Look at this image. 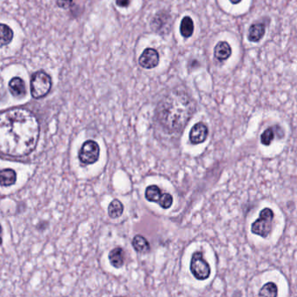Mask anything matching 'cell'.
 I'll return each mask as SVG.
<instances>
[{
	"label": "cell",
	"mask_w": 297,
	"mask_h": 297,
	"mask_svg": "<svg viewBox=\"0 0 297 297\" xmlns=\"http://www.w3.org/2000/svg\"><path fill=\"white\" fill-rule=\"evenodd\" d=\"M39 124L32 112L15 108L0 113V152L12 157H23L35 149Z\"/></svg>",
	"instance_id": "obj_1"
},
{
	"label": "cell",
	"mask_w": 297,
	"mask_h": 297,
	"mask_svg": "<svg viewBox=\"0 0 297 297\" xmlns=\"http://www.w3.org/2000/svg\"><path fill=\"white\" fill-rule=\"evenodd\" d=\"M73 4V0H57V5L63 9H69Z\"/></svg>",
	"instance_id": "obj_21"
},
{
	"label": "cell",
	"mask_w": 297,
	"mask_h": 297,
	"mask_svg": "<svg viewBox=\"0 0 297 297\" xmlns=\"http://www.w3.org/2000/svg\"><path fill=\"white\" fill-rule=\"evenodd\" d=\"M9 90L15 98H23L26 94L24 81L19 77H14L9 82Z\"/></svg>",
	"instance_id": "obj_10"
},
{
	"label": "cell",
	"mask_w": 297,
	"mask_h": 297,
	"mask_svg": "<svg viewBox=\"0 0 297 297\" xmlns=\"http://www.w3.org/2000/svg\"><path fill=\"white\" fill-rule=\"evenodd\" d=\"M190 267L195 278L199 281L208 279L210 276L211 269L209 263L203 257V253L201 251H197L192 255Z\"/></svg>",
	"instance_id": "obj_5"
},
{
	"label": "cell",
	"mask_w": 297,
	"mask_h": 297,
	"mask_svg": "<svg viewBox=\"0 0 297 297\" xmlns=\"http://www.w3.org/2000/svg\"><path fill=\"white\" fill-rule=\"evenodd\" d=\"M209 135V128L203 122L197 123L193 126L192 130L190 132V140L193 145H198L204 142Z\"/></svg>",
	"instance_id": "obj_8"
},
{
	"label": "cell",
	"mask_w": 297,
	"mask_h": 297,
	"mask_svg": "<svg viewBox=\"0 0 297 297\" xmlns=\"http://www.w3.org/2000/svg\"><path fill=\"white\" fill-rule=\"evenodd\" d=\"M116 3L120 7H128L130 3V0H116Z\"/></svg>",
	"instance_id": "obj_22"
},
{
	"label": "cell",
	"mask_w": 297,
	"mask_h": 297,
	"mask_svg": "<svg viewBox=\"0 0 297 297\" xmlns=\"http://www.w3.org/2000/svg\"><path fill=\"white\" fill-rule=\"evenodd\" d=\"M52 81L44 71L35 72L31 80V93L34 98H41L48 94L51 88Z\"/></svg>",
	"instance_id": "obj_3"
},
{
	"label": "cell",
	"mask_w": 297,
	"mask_h": 297,
	"mask_svg": "<svg viewBox=\"0 0 297 297\" xmlns=\"http://www.w3.org/2000/svg\"><path fill=\"white\" fill-rule=\"evenodd\" d=\"M99 155H100L99 145L95 140H89L83 144L82 147L78 153V158L83 164L91 165L98 161Z\"/></svg>",
	"instance_id": "obj_7"
},
{
	"label": "cell",
	"mask_w": 297,
	"mask_h": 297,
	"mask_svg": "<svg viewBox=\"0 0 297 297\" xmlns=\"http://www.w3.org/2000/svg\"><path fill=\"white\" fill-rule=\"evenodd\" d=\"M109 261L116 268H120L124 263V251L122 247H117L110 252Z\"/></svg>",
	"instance_id": "obj_12"
},
{
	"label": "cell",
	"mask_w": 297,
	"mask_h": 297,
	"mask_svg": "<svg viewBox=\"0 0 297 297\" xmlns=\"http://www.w3.org/2000/svg\"><path fill=\"white\" fill-rule=\"evenodd\" d=\"M274 220V212L271 208H266L260 212V216L251 225V232L255 235L267 237L271 234L272 222Z\"/></svg>",
	"instance_id": "obj_4"
},
{
	"label": "cell",
	"mask_w": 297,
	"mask_h": 297,
	"mask_svg": "<svg viewBox=\"0 0 297 297\" xmlns=\"http://www.w3.org/2000/svg\"><path fill=\"white\" fill-rule=\"evenodd\" d=\"M17 181V174L11 168L0 170V186L10 187Z\"/></svg>",
	"instance_id": "obj_14"
},
{
	"label": "cell",
	"mask_w": 297,
	"mask_h": 297,
	"mask_svg": "<svg viewBox=\"0 0 297 297\" xmlns=\"http://www.w3.org/2000/svg\"><path fill=\"white\" fill-rule=\"evenodd\" d=\"M265 27L264 24L262 23H257V24H253L250 27L249 30V36L248 39L250 42H254V43H257L262 39V37L264 36Z\"/></svg>",
	"instance_id": "obj_13"
},
{
	"label": "cell",
	"mask_w": 297,
	"mask_h": 297,
	"mask_svg": "<svg viewBox=\"0 0 297 297\" xmlns=\"http://www.w3.org/2000/svg\"><path fill=\"white\" fill-rule=\"evenodd\" d=\"M194 32V23L191 17L186 16L182 18L180 24V33L184 38H190Z\"/></svg>",
	"instance_id": "obj_17"
},
{
	"label": "cell",
	"mask_w": 297,
	"mask_h": 297,
	"mask_svg": "<svg viewBox=\"0 0 297 297\" xmlns=\"http://www.w3.org/2000/svg\"><path fill=\"white\" fill-rule=\"evenodd\" d=\"M278 294V288L276 283L268 282L263 285L259 292L260 296L276 297Z\"/></svg>",
	"instance_id": "obj_19"
},
{
	"label": "cell",
	"mask_w": 297,
	"mask_h": 297,
	"mask_svg": "<svg viewBox=\"0 0 297 297\" xmlns=\"http://www.w3.org/2000/svg\"><path fill=\"white\" fill-rule=\"evenodd\" d=\"M196 103L183 91H171L160 101L156 115L163 128L171 133L182 131L196 111Z\"/></svg>",
	"instance_id": "obj_2"
},
{
	"label": "cell",
	"mask_w": 297,
	"mask_h": 297,
	"mask_svg": "<svg viewBox=\"0 0 297 297\" xmlns=\"http://www.w3.org/2000/svg\"><path fill=\"white\" fill-rule=\"evenodd\" d=\"M145 198L150 202H156L164 209L171 208L173 197L171 193H164L156 185H150L145 190Z\"/></svg>",
	"instance_id": "obj_6"
},
{
	"label": "cell",
	"mask_w": 297,
	"mask_h": 297,
	"mask_svg": "<svg viewBox=\"0 0 297 297\" xmlns=\"http://www.w3.org/2000/svg\"><path fill=\"white\" fill-rule=\"evenodd\" d=\"M274 137H275V134H274L273 129L268 128L262 133V137H261V142L264 146H269L273 141Z\"/></svg>",
	"instance_id": "obj_20"
},
{
	"label": "cell",
	"mask_w": 297,
	"mask_h": 297,
	"mask_svg": "<svg viewBox=\"0 0 297 297\" xmlns=\"http://www.w3.org/2000/svg\"><path fill=\"white\" fill-rule=\"evenodd\" d=\"M1 234H2V228L0 226V244L2 243V237H1Z\"/></svg>",
	"instance_id": "obj_24"
},
{
	"label": "cell",
	"mask_w": 297,
	"mask_h": 297,
	"mask_svg": "<svg viewBox=\"0 0 297 297\" xmlns=\"http://www.w3.org/2000/svg\"><path fill=\"white\" fill-rule=\"evenodd\" d=\"M231 54H232V50L227 42L221 41L215 45L214 54H215V59H218V60L224 61V60H228Z\"/></svg>",
	"instance_id": "obj_11"
},
{
	"label": "cell",
	"mask_w": 297,
	"mask_h": 297,
	"mask_svg": "<svg viewBox=\"0 0 297 297\" xmlns=\"http://www.w3.org/2000/svg\"><path fill=\"white\" fill-rule=\"evenodd\" d=\"M132 246L136 251L141 254H146L150 250L149 241L140 235H136L135 237L133 238Z\"/></svg>",
	"instance_id": "obj_16"
},
{
	"label": "cell",
	"mask_w": 297,
	"mask_h": 297,
	"mask_svg": "<svg viewBox=\"0 0 297 297\" xmlns=\"http://www.w3.org/2000/svg\"><path fill=\"white\" fill-rule=\"evenodd\" d=\"M231 3L234 4V5H236V4H239L241 2V0H230Z\"/></svg>",
	"instance_id": "obj_23"
},
{
	"label": "cell",
	"mask_w": 297,
	"mask_h": 297,
	"mask_svg": "<svg viewBox=\"0 0 297 297\" xmlns=\"http://www.w3.org/2000/svg\"><path fill=\"white\" fill-rule=\"evenodd\" d=\"M159 63V54L157 51L153 48H147L143 52L139 58V64L142 67L145 69H151L156 67Z\"/></svg>",
	"instance_id": "obj_9"
},
{
	"label": "cell",
	"mask_w": 297,
	"mask_h": 297,
	"mask_svg": "<svg viewBox=\"0 0 297 297\" xmlns=\"http://www.w3.org/2000/svg\"><path fill=\"white\" fill-rule=\"evenodd\" d=\"M13 31L7 24L0 23V48L9 45L13 39Z\"/></svg>",
	"instance_id": "obj_15"
},
{
	"label": "cell",
	"mask_w": 297,
	"mask_h": 297,
	"mask_svg": "<svg viewBox=\"0 0 297 297\" xmlns=\"http://www.w3.org/2000/svg\"><path fill=\"white\" fill-rule=\"evenodd\" d=\"M123 212H124V205L119 200H113L110 203L109 207H108V214L112 219L119 218L123 214Z\"/></svg>",
	"instance_id": "obj_18"
}]
</instances>
